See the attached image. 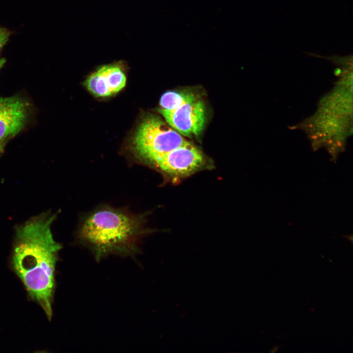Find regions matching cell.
<instances>
[{
	"label": "cell",
	"mask_w": 353,
	"mask_h": 353,
	"mask_svg": "<svg viewBox=\"0 0 353 353\" xmlns=\"http://www.w3.org/2000/svg\"><path fill=\"white\" fill-rule=\"evenodd\" d=\"M204 162L202 153L189 142L162 155L151 167L171 176L182 177L199 170Z\"/></svg>",
	"instance_id": "4"
},
{
	"label": "cell",
	"mask_w": 353,
	"mask_h": 353,
	"mask_svg": "<svg viewBox=\"0 0 353 353\" xmlns=\"http://www.w3.org/2000/svg\"><path fill=\"white\" fill-rule=\"evenodd\" d=\"M189 143L166 121L151 116L144 119L138 126L130 150L137 161L151 166L162 155Z\"/></svg>",
	"instance_id": "3"
},
{
	"label": "cell",
	"mask_w": 353,
	"mask_h": 353,
	"mask_svg": "<svg viewBox=\"0 0 353 353\" xmlns=\"http://www.w3.org/2000/svg\"><path fill=\"white\" fill-rule=\"evenodd\" d=\"M145 216L124 209L101 206L83 219L77 238L90 249L98 261L110 254H132L148 232Z\"/></svg>",
	"instance_id": "2"
},
{
	"label": "cell",
	"mask_w": 353,
	"mask_h": 353,
	"mask_svg": "<svg viewBox=\"0 0 353 353\" xmlns=\"http://www.w3.org/2000/svg\"><path fill=\"white\" fill-rule=\"evenodd\" d=\"M5 60L4 59H0V69L2 67L3 65L4 64Z\"/></svg>",
	"instance_id": "11"
},
{
	"label": "cell",
	"mask_w": 353,
	"mask_h": 353,
	"mask_svg": "<svg viewBox=\"0 0 353 353\" xmlns=\"http://www.w3.org/2000/svg\"><path fill=\"white\" fill-rule=\"evenodd\" d=\"M56 215L46 212L17 226L11 257V267L23 283L30 298L52 316L55 270L61 245L56 242L51 227Z\"/></svg>",
	"instance_id": "1"
},
{
	"label": "cell",
	"mask_w": 353,
	"mask_h": 353,
	"mask_svg": "<svg viewBox=\"0 0 353 353\" xmlns=\"http://www.w3.org/2000/svg\"><path fill=\"white\" fill-rule=\"evenodd\" d=\"M196 98L194 94L188 92L168 91L160 98L159 111L160 113L171 112Z\"/></svg>",
	"instance_id": "8"
},
{
	"label": "cell",
	"mask_w": 353,
	"mask_h": 353,
	"mask_svg": "<svg viewBox=\"0 0 353 353\" xmlns=\"http://www.w3.org/2000/svg\"><path fill=\"white\" fill-rule=\"evenodd\" d=\"M126 83L123 71L117 65H107L99 68L87 78V89L98 97L112 96L121 90Z\"/></svg>",
	"instance_id": "7"
},
{
	"label": "cell",
	"mask_w": 353,
	"mask_h": 353,
	"mask_svg": "<svg viewBox=\"0 0 353 353\" xmlns=\"http://www.w3.org/2000/svg\"><path fill=\"white\" fill-rule=\"evenodd\" d=\"M9 36L10 32L8 30L0 27V50L7 42Z\"/></svg>",
	"instance_id": "9"
},
{
	"label": "cell",
	"mask_w": 353,
	"mask_h": 353,
	"mask_svg": "<svg viewBox=\"0 0 353 353\" xmlns=\"http://www.w3.org/2000/svg\"><path fill=\"white\" fill-rule=\"evenodd\" d=\"M28 115V105L23 99L16 96L0 99V142H5L20 132Z\"/></svg>",
	"instance_id": "6"
},
{
	"label": "cell",
	"mask_w": 353,
	"mask_h": 353,
	"mask_svg": "<svg viewBox=\"0 0 353 353\" xmlns=\"http://www.w3.org/2000/svg\"><path fill=\"white\" fill-rule=\"evenodd\" d=\"M166 122L182 136L199 134L205 122V109L202 101L196 98L175 110L161 113Z\"/></svg>",
	"instance_id": "5"
},
{
	"label": "cell",
	"mask_w": 353,
	"mask_h": 353,
	"mask_svg": "<svg viewBox=\"0 0 353 353\" xmlns=\"http://www.w3.org/2000/svg\"><path fill=\"white\" fill-rule=\"evenodd\" d=\"M5 142H0V154L3 152Z\"/></svg>",
	"instance_id": "10"
}]
</instances>
